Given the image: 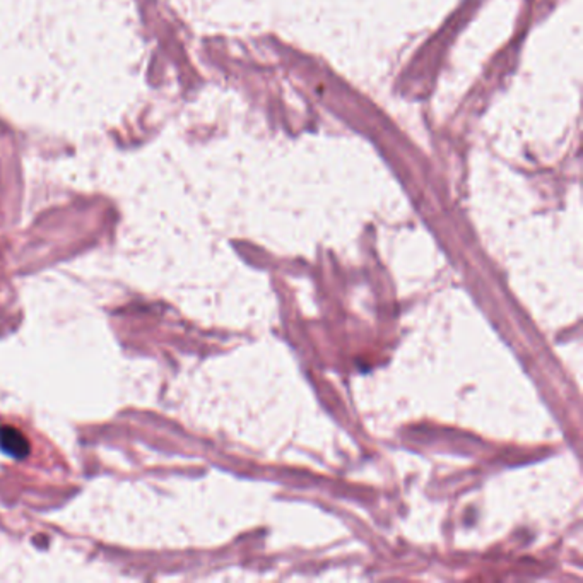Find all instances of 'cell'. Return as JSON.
Wrapping results in <instances>:
<instances>
[{"label": "cell", "instance_id": "1", "mask_svg": "<svg viewBox=\"0 0 583 583\" xmlns=\"http://www.w3.org/2000/svg\"><path fill=\"white\" fill-rule=\"evenodd\" d=\"M0 450L13 459H26L30 455V442L16 428L0 426Z\"/></svg>", "mask_w": 583, "mask_h": 583}]
</instances>
